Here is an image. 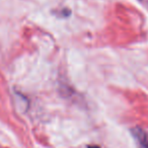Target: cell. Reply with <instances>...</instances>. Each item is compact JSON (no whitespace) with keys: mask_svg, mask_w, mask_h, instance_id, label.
I'll return each instance as SVG.
<instances>
[{"mask_svg":"<svg viewBox=\"0 0 148 148\" xmlns=\"http://www.w3.org/2000/svg\"><path fill=\"white\" fill-rule=\"evenodd\" d=\"M132 135L141 148H148V132L144 131L139 127L132 129Z\"/></svg>","mask_w":148,"mask_h":148,"instance_id":"6da1fadb","label":"cell"},{"mask_svg":"<svg viewBox=\"0 0 148 148\" xmlns=\"http://www.w3.org/2000/svg\"><path fill=\"white\" fill-rule=\"evenodd\" d=\"M87 148H101V147H99V146H97V145H91V146H88Z\"/></svg>","mask_w":148,"mask_h":148,"instance_id":"7a4b0ae2","label":"cell"}]
</instances>
